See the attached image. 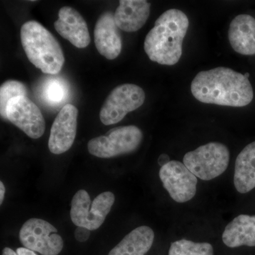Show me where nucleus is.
<instances>
[{"label": "nucleus", "mask_w": 255, "mask_h": 255, "mask_svg": "<svg viewBox=\"0 0 255 255\" xmlns=\"http://www.w3.org/2000/svg\"><path fill=\"white\" fill-rule=\"evenodd\" d=\"M191 91L202 103L228 107H246L254 98L248 78L225 67L198 73L191 82Z\"/></svg>", "instance_id": "nucleus-1"}, {"label": "nucleus", "mask_w": 255, "mask_h": 255, "mask_svg": "<svg viewBox=\"0 0 255 255\" xmlns=\"http://www.w3.org/2000/svg\"><path fill=\"white\" fill-rule=\"evenodd\" d=\"M189 18L181 10H167L155 23L144 42V50L152 61L174 65L182 54V44L189 28Z\"/></svg>", "instance_id": "nucleus-2"}, {"label": "nucleus", "mask_w": 255, "mask_h": 255, "mask_svg": "<svg viewBox=\"0 0 255 255\" xmlns=\"http://www.w3.org/2000/svg\"><path fill=\"white\" fill-rule=\"evenodd\" d=\"M21 41L28 59L43 73L56 75L65 63L56 38L41 23L28 21L21 28Z\"/></svg>", "instance_id": "nucleus-3"}, {"label": "nucleus", "mask_w": 255, "mask_h": 255, "mask_svg": "<svg viewBox=\"0 0 255 255\" xmlns=\"http://www.w3.org/2000/svg\"><path fill=\"white\" fill-rule=\"evenodd\" d=\"M230 152L227 146L212 142L187 152L183 162L196 177L209 181L219 177L227 169Z\"/></svg>", "instance_id": "nucleus-4"}, {"label": "nucleus", "mask_w": 255, "mask_h": 255, "mask_svg": "<svg viewBox=\"0 0 255 255\" xmlns=\"http://www.w3.org/2000/svg\"><path fill=\"white\" fill-rule=\"evenodd\" d=\"M142 137L141 130L135 126L117 127L105 135L90 140L87 148L89 152L96 157L112 158L136 150Z\"/></svg>", "instance_id": "nucleus-5"}, {"label": "nucleus", "mask_w": 255, "mask_h": 255, "mask_svg": "<svg viewBox=\"0 0 255 255\" xmlns=\"http://www.w3.org/2000/svg\"><path fill=\"white\" fill-rule=\"evenodd\" d=\"M115 201V196L111 191L102 193L93 202L86 191L81 189L73 196L70 217L78 227L95 231L105 222Z\"/></svg>", "instance_id": "nucleus-6"}, {"label": "nucleus", "mask_w": 255, "mask_h": 255, "mask_svg": "<svg viewBox=\"0 0 255 255\" xmlns=\"http://www.w3.org/2000/svg\"><path fill=\"white\" fill-rule=\"evenodd\" d=\"M145 94L134 84H124L114 88L100 111V120L106 126L119 123L130 112L143 105Z\"/></svg>", "instance_id": "nucleus-7"}, {"label": "nucleus", "mask_w": 255, "mask_h": 255, "mask_svg": "<svg viewBox=\"0 0 255 255\" xmlns=\"http://www.w3.org/2000/svg\"><path fill=\"white\" fill-rule=\"evenodd\" d=\"M19 240L25 248L43 255H58L63 248V241L58 230L39 219H29L23 225Z\"/></svg>", "instance_id": "nucleus-8"}, {"label": "nucleus", "mask_w": 255, "mask_h": 255, "mask_svg": "<svg viewBox=\"0 0 255 255\" xmlns=\"http://www.w3.org/2000/svg\"><path fill=\"white\" fill-rule=\"evenodd\" d=\"M6 117L31 138H39L46 130V122L41 110L26 96H18L9 100Z\"/></svg>", "instance_id": "nucleus-9"}, {"label": "nucleus", "mask_w": 255, "mask_h": 255, "mask_svg": "<svg viewBox=\"0 0 255 255\" xmlns=\"http://www.w3.org/2000/svg\"><path fill=\"white\" fill-rule=\"evenodd\" d=\"M159 176L164 189L176 202H187L195 196L197 178L182 162L170 161L161 167Z\"/></svg>", "instance_id": "nucleus-10"}, {"label": "nucleus", "mask_w": 255, "mask_h": 255, "mask_svg": "<svg viewBox=\"0 0 255 255\" xmlns=\"http://www.w3.org/2000/svg\"><path fill=\"white\" fill-rule=\"evenodd\" d=\"M78 110L72 105L64 106L50 129L48 147L52 153L60 155L73 145L76 136Z\"/></svg>", "instance_id": "nucleus-11"}, {"label": "nucleus", "mask_w": 255, "mask_h": 255, "mask_svg": "<svg viewBox=\"0 0 255 255\" xmlns=\"http://www.w3.org/2000/svg\"><path fill=\"white\" fill-rule=\"evenodd\" d=\"M54 27L60 36L77 48H86L91 41L86 21L77 10L70 6L60 9Z\"/></svg>", "instance_id": "nucleus-12"}, {"label": "nucleus", "mask_w": 255, "mask_h": 255, "mask_svg": "<svg viewBox=\"0 0 255 255\" xmlns=\"http://www.w3.org/2000/svg\"><path fill=\"white\" fill-rule=\"evenodd\" d=\"M95 43L99 53L108 60L115 59L122 52V36L110 11L101 15L96 23Z\"/></svg>", "instance_id": "nucleus-13"}, {"label": "nucleus", "mask_w": 255, "mask_h": 255, "mask_svg": "<svg viewBox=\"0 0 255 255\" xmlns=\"http://www.w3.org/2000/svg\"><path fill=\"white\" fill-rule=\"evenodd\" d=\"M150 6L145 0H121L114 14L116 24L122 31H138L150 16Z\"/></svg>", "instance_id": "nucleus-14"}, {"label": "nucleus", "mask_w": 255, "mask_h": 255, "mask_svg": "<svg viewBox=\"0 0 255 255\" xmlns=\"http://www.w3.org/2000/svg\"><path fill=\"white\" fill-rule=\"evenodd\" d=\"M228 39L235 51L244 55H255V19L249 14H240L231 21Z\"/></svg>", "instance_id": "nucleus-15"}, {"label": "nucleus", "mask_w": 255, "mask_h": 255, "mask_svg": "<svg viewBox=\"0 0 255 255\" xmlns=\"http://www.w3.org/2000/svg\"><path fill=\"white\" fill-rule=\"evenodd\" d=\"M222 238L231 248L255 247V216L241 214L235 218L225 228Z\"/></svg>", "instance_id": "nucleus-16"}, {"label": "nucleus", "mask_w": 255, "mask_h": 255, "mask_svg": "<svg viewBox=\"0 0 255 255\" xmlns=\"http://www.w3.org/2000/svg\"><path fill=\"white\" fill-rule=\"evenodd\" d=\"M234 184L241 194L255 188V141L247 145L236 158Z\"/></svg>", "instance_id": "nucleus-17"}, {"label": "nucleus", "mask_w": 255, "mask_h": 255, "mask_svg": "<svg viewBox=\"0 0 255 255\" xmlns=\"http://www.w3.org/2000/svg\"><path fill=\"white\" fill-rule=\"evenodd\" d=\"M155 233L148 226H140L128 233L109 255H145L152 246Z\"/></svg>", "instance_id": "nucleus-18"}, {"label": "nucleus", "mask_w": 255, "mask_h": 255, "mask_svg": "<svg viewBox=\"0 0 255 255\" xmlns=\"http://www.w3.org/2000/svg\"><path fill=\"white\" fill-rule=\"evenodd\" d=\"M68 84L60 78H50L42 87L41 97L50 106H58L66 101L68 96Z\"/></svg>", "instance_id": "nucleus-19"}, {"label": "nucleus", "mask_w": 255, "mask_h": 255, "mask_svg": "<svg viewBox=\"0 0 255 255\" xmlns=\"http://www.w3.org/2000/svg\"><path fill=\"white\" fill-rule=\"evenodd\" d=\"M169 255H214V248L208 243L182 239L171 244Z\"/></svg>", "instance_id": "nucleus-20"}, {"label": "nucleus", "mask_w": 255, "mask_h": 255, "mask_svg": "<svg viewBox=\"0 0 255 255\" xmlns=\"http://www.w3.org/2000/svg\"><path fill=\"white\" fill-rule=\"evenodd\" d=\"M26 87L21 82L8 80L0 87V114L3 119H6V110L8 102L18 96H26Z\"/></svg>", "instance_id": "nucleus-21"}, {"label": "nucleus", "mask_w": 255, "mask_h": 255, "mask_svg": "<svg viewBox=\"0 0 255 255\" xmlns=\"http://www.w3.org/2000/svg\"><path fill=\"white\" fill-rule=\"evenodd\" d=\"M90 236V231L86 228L78 227L75 232V238L77 241L82 243L87 241Z\"/></svg>", "instance_id": "nucleus-22"}, {"label": "nucleus", "mask_w": 255, "mask_h": 255, "mask_svg": "<svg viewBox=\"0 0 255 255\" xmlns=\"http://www.w3.org/2000/svg\"><path fill=\"white\" fill-rule=\"evenodd\" d=\"M157 162H158L159 165L162 167L165 165L166 164H167L168 162H170V159H169V157L168 155H166V154H162V155L159 156Z\"/></svg>", "instance_id": "nucleus-23"}, {"label": "nucleus", "mask_w": 255, "mask_h": 255, "mask_svg": "<svg viewBox=\"0 0 255 255\" xmlns=\"http://www.w3.org/2000/svg\"><path fill=\"white\" fill-rule=\"evenodd\" d=\"M16 253L18 255H36L33 251L23 248H18Z\"/></svg>", "instance_id": "nucleus-24"}, {"label": "nucleus", "mask_w": 255, "mask_h": 255, "mask_svg": "<svg viewBox=\"0 0 255 255\" xmlns=\"http://www.w3.org/2000/svg\"><path fill=\"white\" fill-rule=\"evenodd\" d=\"M5 194V187L2 182H0V204H2Z\"/></svg>", "instance_id": "nucleus-25"}, {"label": "nucleus", "mask_w": 255, "mask_h": 255, "mask_svg": "<svg viewBox=\"0 0 255 255\" xmlns=\"http://www.w3.org/2000/svg\"><path fill=\"white\" fill-rule=\"evenodd\" d=\"M2 255H18L17 253H14V251L10 249L9 248H4V251H3Z\"/></svg>", "instance_id": "nucleus-26"}]
</instances>
